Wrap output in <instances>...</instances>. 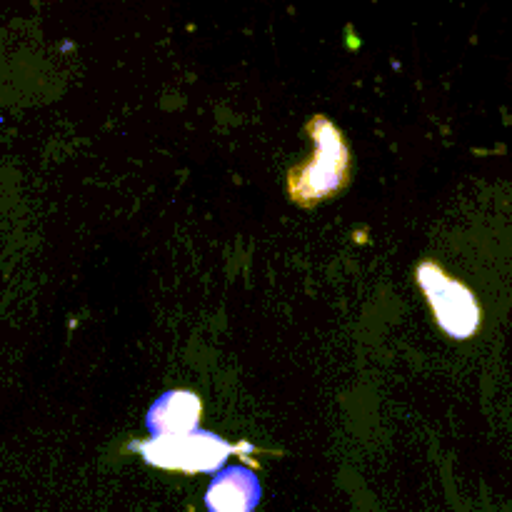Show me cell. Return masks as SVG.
I'll list each match as a JSON object with an SVG mask.
<instances>
[{"label": "cell", "mask_w": 512, "mask_h": 512, "mask_svg": "<svg viewBox=\"0 0 512 512\" xmlns=\"http://www.w3.org/2000/svg\"><path fill=\"white\" fill-rule=\"evenodd\" d=\"M308 130L315 140L313 158L288 173L290 200L300 208H313L320 200L340 193L350 178V153L343 133L325 115H315Z\"/></svg>", "instance_id": "1"}, {"label": "cell", "mask_w": 512, "mask_h": 512, "mask_svg": "<svg viewBox=\"0 0 512 512\" xmlns=\"http://www.w3.org/2000/svg\"><path fill=\"white\" fill-rule=\"evenodd\" d=\"M233 445L210 430L198 428L190 435L150 438L138 445V453L153 468L180 470V473H220L225 460L233 455Z\"/></svg>", "instance_id": "2"}, {"label": "cell", "mask_w": 512, "mask_h": 512, "mask_svg": "<svg viewBox=\"0 0 512 512\" xmlns=\"http://www.w3.org/2000/svg\"><path fill=\"white\" fill-rule=\"evenodd\" d=\"M200 398L190 390H168L150 405L145 415V428L150 438H175L190 435L200 423Z\"/></svg>", "instance_id": "5"}, {"label": "cell", "mask_w": 512, "mask_h": 512, "mask_svg": "<svg viewBox=\"0 0 512 512\" xmlns=\"http://www.w3.org/2000/svg\"><path fill=\"white\" fill-rule=\"evenodd\" d=\"M418 285L423 288L438 325L450 338L468 340L478 333L480 305L460 280H453L440 265L425 260L418 268Z\"/></svg>", "instance_id": "3"}, {"label": "cell", "mask_w": 512, "mask_h": 512, "mask_svg": "<svg viewBox=\"0 0 512 512\" xmlns=\"http://www.w3.org/2000/svg\"><path fill=\"white\" fill-rule=\"evenodd\" d=\"M263 485L253 470L243 465H228L213 475L205 490V508L208 512H255Z\"/></svg>", "instance_id": "4"}]
</instances>
